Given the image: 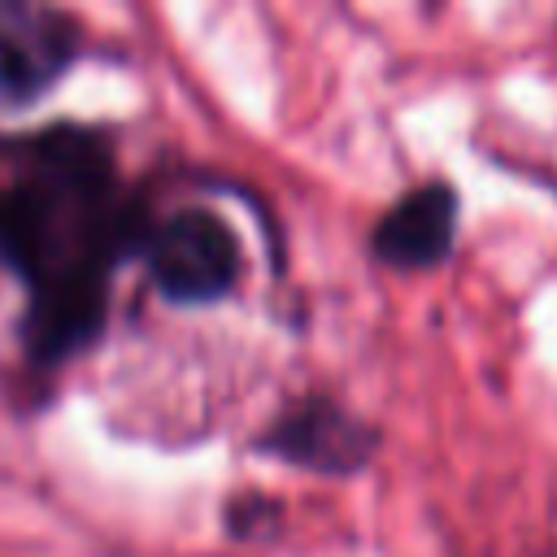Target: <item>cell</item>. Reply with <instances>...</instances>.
Segmentation results:
<instances>
[{"mask_svg": "<svg viewBox=\"0 0 557 557\" xmlns=\"http://www.w3.org/2000/svg\"><path fill=\"white\" fill-rule=\"evenodd\" d=\"M83 52V26L48 4L0 0V113L48 96Z\"/></svg>", "mask_w": 557, "mask_h": 557, "instance_id": "3", "label": "cell"}, {"mask_svg": "<svg viewBox=\"0 0 557 557\" xmlns=\"http://www.w3.org/2000/svg\"><path fill=\"white\" fill-rule=\"evenodd\" d=\"M139 257L157 292L174 305H213L235 292L244 270V248L231 222L200 205H183L152 218Z\"/></svg>", "mask_w": 557, "mask_h": 557, "instance_id": "2", "label": "cell"}, {"mask_svg": "<svg viewBox=\"0 0 557 557\" xmlns=\"http://www.w3.org/2000/svg\"><path fill=\"white\" fill-rule=\"evenodd\" d=\"M222 518H226V531L231 535L252 540V535H261V531H270L278 522V505L265 500V496H235Z\"/></svg>", "mask_w": 557, "mask_h": 557, "instance_id": "6", "label": "cell"}, {"mask_svg": "<svg viewBox=\"0 0 557 557\" xmlns=\"http://www.w3.org/2000/svg\"><path fill=\"white\" fill-rule=\"evenodd\" d=\"M252 448L313 474H357L379 448V426L331 396H300L252 440Z\"/></svg>", "mask_w": 557, "mask_h": 557, "instance_id": "4", "label": "cell"}, {"mask_svg": "<svg viewBox=\"0 0 557 557\" xmlns=\"http://www.w3.org/2000/svg\"><path fill=\"white\" fill-rule=\"evenodd\" d=\"M148 226L100 131L52 122L0 144V261L26 283V361L61 366L104 335L109 274Z\"/></svg>", "mask_w": 557, "mask_h": 557, "instance_id": "1", "label": "cell"}, {"mask_svg": "<svg viewBox=\"0 0 557 557\" xmlns=\"http://www.w3.org/2000/svg\"><path fill=\"white\" fill-rule=\"evenodd\" d=\"M457 218H461V200L453 183L444 178L418 183L374 222L370 252L392 270H431L453 252Z\"/></svg>", "mask_w": 557, "mask_h": 557, "instance_id": "5", "label": "cell"}]
</instances>
